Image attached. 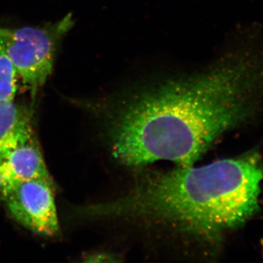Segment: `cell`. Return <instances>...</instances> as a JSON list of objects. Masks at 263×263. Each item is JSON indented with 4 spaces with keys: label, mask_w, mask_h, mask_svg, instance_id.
Returning <instances> with one entry per match:
<instances>
[{
    "label": "cell",
    "mask_w": 263,
    "mask_h": 263,
    "mask_svg": "<svg viewBox=\"0 0 263 263\" xmlns=\"http://www.w3.org/2000/svg\"><path fill=\"white\" fill-rule=\"evenodd\" d=\"M262 92L263 60L245 52L197 75L71 102L98 119L113 160L138 170L160 161L195 164L254 117Z\"/></svg>",
    "instance_id": "cell-1"
},
{
    "label": "cell",
    "mask_w": 263,
    "mask_h": 263,
    "mask_svg": "<svg viewBox=\"0 0 263 263\" xmlns=\"http://www.w3.org/2000/svg\"><path fill=\"white\" fill-rule=\"evenodd\" d=\"M262 180V159L251 151L145 175L117 197L79 207V215L186 248L212 249L259 212Z\"/></svg>",
    "instance_id": "cell-2"
},
{
    "label": "cell",
    "mask_w": 263,
    "mask_h": 263,
    "mask_svg": "<svg viewBox=\"0 0 263 263\" xmlns=\"http://www.w3.org/2000/svg\"><path fill=\"white\" fill-rule=\"evenodd\" d=\"M72 14L39 27H0V43L34 99L53 71L59 44L73 26Z\"/></svg>",
    "instance_id": "cell-3"
},
{
    "label": "cell",
    "mask_w": 263,
    "mask_h": 263,
    "mask_svg": "<svg viewBox=\"0 0 263 263\" xmlns=\"http://www.w3.org/2000/svg\"><path fill=\"white\" fill-rule=\"evenodd\" d=\"M53 181L32 179L0 188V198L17 222L35 234L53 237L60 231Z\"/></svg>",
    "instance_id": "cell-4"
},
{
    "label": "cell",
    "mask_w": 263,
    "mask_h": 263,
    "mask_svg": "<svg viewBox=\"0 0 263 263\" xmlns=\"http://www.w3.org/2000/svg\"><path fill=\"white\" fill-rule=\"evenodd\" d=\"M32 179L53 181L35 136L0 159V188Z\"/></svg>",
    "instance_id": "cell-5"
},
{
    "label": "cell",
    "mask_w": 263,
    "mask_h": 263,
    "mask_svg": "<svg viewBox=\"0 0 263 263\" xmlns=\"http://www.w3.org/2000/svg\"><path fill=\"white\" fill-rule=\"evenodd\" d=\"M33 108L13 100H0V159L35 136Z\"/></svg>",
    "instance_id": "cell-6"
},
{
    "label": "cell",
    "mask_w": 263,
    "mask_h": 263,
    "mask_svg": "<svg viewBox=\"0 0 263 263\" xmlns=\"http://www.w3.org/2000/svg\"><path fill=\"white\" fill-rule=\"evenodd\" d=\"M18 78L13 62L0 43V100L15 98Z\"/></svg>",
    "instance_id": "cell-7"
},
{
    "label": "cell",
    "mask_w": 263,
    "mask_h": 263,
    "mask_svg": "<svg viewBox=\"0 0 263 263\" xmlns=\"http://www.w3.org/2000/svg\"><path fill=\"white\" fill-rule=\"evenodd\" d=\"M89 257L86 261L88 262H113V261H117L115 258V256L113 254L108 253H100L92 254V255L88 256Z\"/></svg>",
    "instance_id": "cell-8"
}]
</instances>
